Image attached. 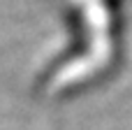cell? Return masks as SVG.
Returning a JSON list of instances; mask_svg holds the SVG:
<instances>
[]
</instances>
